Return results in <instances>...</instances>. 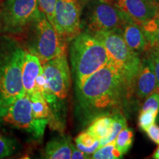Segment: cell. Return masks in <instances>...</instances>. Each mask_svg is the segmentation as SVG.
I'll use <instances>...</instances> for the list:
<instances>
[{
	"label": "cell",
	"instance_id": "1",
	"mask_svg": "<svg viewBox=\"0 0 159 159\" xmlns=\"http://www.w3.org/2000/svg\"><path fill=\"white\" fill-rule=\"evenodd\" d=\"M75 92L81 113L90 120L119 111L132 93L126 79L111 63L88 77Z\"/></svg>",
	"mask_w": 159,
	"mask_h": 159
},
{
	"label": "cell",
	"instance_id": "2",
	"mask_svg": "<svg viewBox=\"0 0 159 159\" xmlns=\"http://www.w3.org/2000/svg\"><path fill=\"white\" fill-rule=\"evenodd\" d=\"M25 51L18 39L0 35V110L25 94L21 81Z\"/></svg>",
	"mask_w": 159,
	"mask_h": 159
},
{
	"label": "cell",
	"instance_id": "3",
	"mask_svg": "<svg viewBox=\"0 0 159 159\" xmlns=\"http://www.w3.org/2000/svg\"><path fill=\"white\" fill-rule=\"evenodd\" d=\"M70 60L75 90L110 61L106 49L96 38L83 32L71 41Z\"/></svg>",
	"mask_w": 159,
	"mask_h": 159
},
{
	"label": "cell",
	"instance_id": "4",
	"mask_svg": "<svg viewBox=\"0 0 159 159\" xmlns=\"http://www.w3.org/2000/svg\"><path fill=\"white\" fill-rule=\"evenodd\" d=\"M16 39L26 51L39 59L41 64L66 54L68 42L57 33L41 11L25 33Z\"/></svg>",
	"mask_w": 159,
	"mask_h": 159
},
{
	"label": "cell",
	"instance_id": "5",
	"mask_svg": "<svg viewBox=\"0 0 159 159\" xmlns=\"http://www.w3.org/2000/svg\"><path fill=\"white\" fill-rule=\"evenodd\" d=\"M92 35L104 46L110 59L109 63L120 71L132 92L133 83L140 69L142 57L128 47L120 30L99 32Z\"/></svg>",
	"mask_w": 159,
	"mask_h": 159
},
{
	"label": "cell",
	"instance_id": "6",
	"mask_svg": "<svg viewBox=\"0 0 159 159\" xmlns=\"http://www.w3.org/2000/svg\"><path fill=\"white\" fill-rule=\"evenodd\" d=\"M40 13L38 0H5L0 5V35L18 39Z\"/></svg>",
	"mask_w": 159,
	"mask_h": 159
},
{
	"label": "cell",
	"instance_id": "7",
	"mask_svg": "<svg viewBox=\"0 0 159 159\" xmlns=\"http://www.w3.org/2000/svg\"><path fill=\"white\" fill-rule=\"evenodd\" d=\"M126 16L114 3L88 0L82 10V29L91 35L99 32L120 30Z\"/></svg>",
	"mask_w": 159,
	"mask_h": 159
},
{
	"label": "cell",
	"instance_id": "8",
	"mask_svg": "<svg viewBox=\"0 0 159 159\" xmlns=\"http://www.w3.org/2000/svg\"><path fill=\"white\" fill-rule=\"evenodd\" d=\"M0 119L5 124L25 131L35 139L42 138L49 124L48 119H37L33 116L30 98L27 94L1 109Z\"/></svg>",
	"mask_w": 159,
	"mask_h": 159
},
{
	"label": "cell",
	"instance_id": "9",
	"mask_svg": "<svg viewBox=\"0 0 159 159\" xmlns=\"http://www.w3.org/2000/svg\"><path fill=\"white\" fill-rule=\"evenodd\" d=\"M83 5L80 0H57L52 26L67 42L82 33Z\"/></svg>",
	"mask_w": 159,
	"mask_h": 159
},
{
	"label": "cell",
	"instance_id": "10",
	"mask_svg": "<svg viewBox=\"0 0 159 159\" xmlns=\"http://www.w3.org/2000/svg\"><path fill=\"white\" fill-rule=\"evenodd\" d=\"M42 68L50 91L60 100L65 99L71 87V71L66 54L42 63Z\"/></svg>",
	"mask_w": 159,
	"mask_h": 159
},
{
	"label": "cell",
	"instance_id": "11",
	"mask_svg": "<svg viewBox=\"0 0 159 159\" xmlns=\"http://www.w3.org/2000/svg\"><path fill=\"white\" fill-rule=\"evenodd\" d=\"M113 3L140 25L152 19L159 12V5L151 0H113Z\"/></svg>",
	"mask_w": 159,
	"mask_h": 159
},
{
	"label": "cell",
	"instance_id": "12",
	"mask_svg": "<svg viewBox=\"0 0 159 159\" xmlns=\"http://www.w3.org/2000/svg\"><path fill=\"white\" fill-rule=\"evenodd\" d=\"M157 91V80L153 64L149 55L145 54L142 58L140 69L133 83L132 92L140 99H144Z\"/></svg>",
	"mask_w": 159,
	"mask_h": 159
},
{
	"label": "cell",
	"instance_id": "13",
	"mask_svg": "<svg viewBox=\"0 0 159 159\" xmlns=\"http://www.w3.org/2000/svg\"><path fill=\"white\" fill-rule=\"evenodd\" d=\"M120 33L128 47L137 55L141 56L148 51V42L142 26L135 22L128 15L121 27Z\"/></svg>",
	"mask_w": 159,
	"mask_h": 159
},
{
	"label": "cell",
	"instance_id": "14",
	"mask_svg": "<svg viewBox=\"0 0 159 159\" xmlns=\"http://www.w3.org/2000/svg\"><path fill=\"white\" fill-rule=\"evenodd\" d=\"M43 72L42 64L39 59L32 53L25 51L21 66V81L25 93L31 94L35 91V81Z\"/></svg>",
	"mask_w": 159,
	"mask_h": 159
},
{
	"label": "cell",
	"instance_id": "15",
	"mask_svg": "<svg viewBox=\"0 0 159 159\" xmlns=\"http://www.w3.org/2000/svg\"><path fill=\"white\" fill-rule=\"evenodd\" d=\"M72 143L66 136H58L47 142L43 156L49 159H69L71 156Z\"/></svg>",
	"mask_w": 159,
	"mask_h": 159
},
{
	"label": "cell",
	"instance_id": "16",
	"mask_svg": "<svg viewBox=\"0 0 159 159\" xmlns=\"http://www.w3.org/2000/svg\"><path fill=\"white\" fill-rule=\"evenodd\" d=\"M112 125L113 119L111 115H102L93 119L86 130L96 139L101 140L110 135Z\"/></svg>",
	"mask_w": 159,
	"mask_h": 159
},
{
	"label": "cell",
	"instance_id": "17",
	"mask_svg": "<svg viewBox=\"0 0 159 159\" xmlns=\"http://www.w3.org/2000/svg\"><path fill=\"white\" fill-rule=\"evenodd\" d=\"M141 26L148 42V49L159 50V12L152 19Z\"/></svg>",
	"mask_w": 159,
	"mask_h": 159
},
{
	"label": "cell",
	"instance_id": "18",
	"mask_svg": "<svg viewBox=\"0 0 159 159\" xmlns=\"http://www.w3.org/2000/svg\"><path fill=\"white\" fill-rule=\"evenodd\" d=\"M31 100L33 116L37 119H49L50 108L41 92L35 91L29 95Z\"/></svg>",
	"mask_w": 159,
	"mask_h": 159
},
{
	"label": "cell",
	"instance_id": "19",
	"mask_svg": "<svg viewBox=\"0 0 159 159\" xmlns=\"http://www.w3.org/2000/svg\"><path fill=\"white\" fill-rule=\"evenodd\" d=\"M76 148L85 154L92 155L99 148V140L85 130L80 133L75 139Z\"/></svg>",
	"mask_w": 159,
	"mask_h": 159
},
{
	"label": "cell",
	"instance_id": "20",
	"mask_svg": "<svg viewBox=\"0 0 159 159\" xmlns=\"http://www.w3.org/2000/svg\"><path fill=\"white\" fill-rule=\"evenodd\" d=\"M111 116H112L113 119L112 130H111V134L108 136L99 140V148L114 141L116 138L117 135L119 134V132L122 129L127 128L126 118L122 113L117 111L114 114H111Z\"/></svg>",
	"mask_w": 159,
	"mask_h": 159
},
{
	"label": "cell",
	"instance_id": "21",
	"mask_svg": "<svg viewBox=\"0 0 159 159\" xmlns=\"http://www.w3.org/2000/svg\"><path fill=\"white\" fill-rule=\"evenodd\" d=\"M134 139V132L133 129L125 128L122 129L117 135L114 140V144L116 148L123 156L128 152Z\"/></svg>",
	"mask_w": 159,
	"mask_h": 159
},
{
	"label": "cell",
	"instance_id": "22",
	"mask_svg": "<svg viewBox=\"0 0 159 159\" xmlns=\"http://www.w3.org/2000/svg\"><path fill=\"white\" fill-rule=\"evenodd\" d=\"M123 155L117 150L114 144V141L100 147L97 149L91 158L94 159H117L122 158Z\"/></svg>",
	"mask_w": 159,
	"mask_h": 159
},
{
	"label": "cell",
	"instance_id": "23",
	"mask_svg": "<svg viewBox=\"0 0 159 159\" xmlns=\"http://www.w3.org/2000/svg\"><path fill=\"white\" fill-rule=\"evenodd\" d=\"M17 142L10 137L0 136V158H7L15 153Z\"/></svg>",
	"mask_w": 159,
	"mask_h": 159
},
{
	"label": "cell",
	"instance_id": "24",
	"mask_svg": "<svg viewBox=\"0 0 159 159\" xmlns=\"http://www.w3.org/2000/svg\"><path fill=\"white\" fill-rule=\"evenodd\" d=\"M158 113L152 111H141L138 119L139 128L142 131H145L156 122V117Z\"/></svg>",
	"mask_w": 159,
	"mask_h": 159
},
{
	"label": "cell",
	"instance_id": "25",
	"mask_svg": "<svg viewBox=\"0 0 159 159\" xmlns=\"http://www.w3.org/2000/svg\"><path fill=\"white\" fill-rule=\"evenodd\" d=\"M56 1L57 0H38L39 10L46 16L52 25L53 23Z\"/></svg>",
	"mask_w": 159,
	"mask_h": 159
},
{
	"label": "cell",
	"instance_id": "26",
	"mask_svg": "<svg viewBox=\"0 0 159 159\" xmlns=\"http://www.w3.org/2000/svg\"><path fill=\"white\" fill-rule=\"evenodd\" d=\"M159 110V91H156L145 99L141 111H152L158 112Z\"/></svg>",
	"mask_w": 159,
	"mask_h": 159
},
{
	"label": "cell",
	"instance_id": "27",
	"mask_svg": "<svg viewBox=\"0 0 159 159\" xmlns=\"http://www.w3.org/2000/svg\"><path fill=\"white\" fill-rule=\"evenodd\" d=\"M146 52L150 57L153 64L157 80V91H159V50L156 49H149Z\"/></svg>",
	"mask_w": 159,
	"mask_h": 159
},
{
	"label": "cell",
	"instance_id": "28",
	"mask_svg": "<svg viewBox=\"0 0 159 159\" xmlns=\"http://www.w3.org/2000/svg\"><path fill=\"white\" fill-rule=\"evenodd\" d=\"M149 139L152 141L156 144L159 145V125L158 124H153L150 128L144 131Z\"/></svg>",
	"mask_w": 159,
	"mask_h": 159
},
{
	"label": "cell",
	"instance_id": "29",
	"mask_svg": "<svg viewBox=\"0 0 159 159\" xmlns=\"http://www.w3.org/2000/svg\"><path fill=\"white\" fill-rule=\"evenodd\" d=\"M71 158L72 159H86L91 158V157L89 155L85 154V152H82L77 149L74 145L72 146V150H71Z\"/></svg>",
	"mask_w": 159,
	"mask_h": 159
},
{
	"label": "cell",
	"instance_id": "30",
	"mask_svg": "<svg viewBox=\"0 0 159 159\" xmlns=\"http://www.w3.org/2000/svg\"><path fill=\"white\" fill-rule=\"evenodd\" d=\"M152 158L154 159H159V145L157 147V148L155 150L153 154H152Z\"/></svg>",
	"mask_w": 159,
	"mask_h": 159
},
{
	"label": "cell",
	"instance_id": "31",
	"mask_svg": "<svg viewBox=\"0 0 159 159\" xmlns=\"http://www.w3.org/2000/svg\"><path fill=\"white\" fill-rule=\"evenodd\" d=\"M156 122L157 124L159 125V110H158V114H157V117H156Z\"/></svg>",
	"mask_w": 159,
	"mask_h": 159
},
{
	"label": "cell",
	"instance_id": "32",
	"mask_svg": "<svg viewBox=\"0 0 159 159\" xmlns=\"http://www.w3.org/2000/svg\"><path fill=\"white\" fill-rule=\"evenodd\" d=\"M151 1L154 2H156V3L158 4V5H159V0H151Z\"/></svg>",
	"mask_w": 159,
	"mask_h": 159
},
{
	"label": "cell",
	"instance_id": "33",
	"mask_svg": "<svg viewBox=\"0 0 159 159\" xmlns=\"http://www.w3.org/2000/svg\"><path fill=\"white\" fill-rule=\"evenodd\" d=\"M103 1L108 2H110V3H113V0H103Z\"/></svg>",
	"mask_w": 159,
	"mask_h": 159
}]
</instances>
